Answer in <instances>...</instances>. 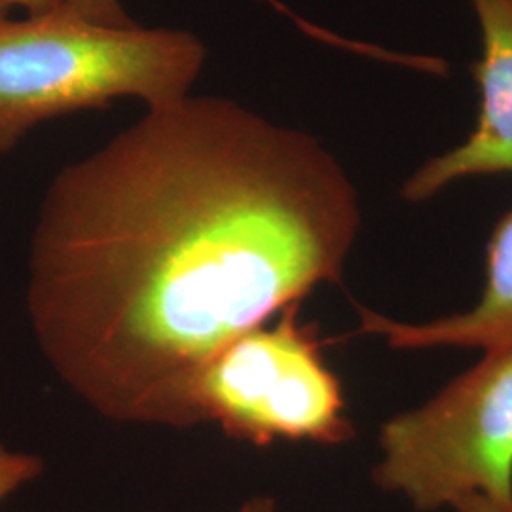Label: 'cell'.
Segmentation results:
<instances>
[{"instance_id": "6da1fadb", "label": "cell", "mask_w": 512, "mask_h": 512, "mask_svg": "<svg viewBox=\"0 0 512 512\" xmlns=\"http://www.w3.org/2000/svg\"><path fill=\"white\" fill-rule=\"evenodd\" d=\"M359 230L357 190L315 137L222 97L148 109L42 202L38 344L97 414L194 427L205 366L338 283Z\"/></svg>"}, {"instance_id": "7a4b0ae2", "label": "cell", "mask_w": 512, "mask_h": 512, "mask_svg": "<svg viewBox=\"0 0 512 512\" xmlns=\"http://www.w3.org/2000/svg\"><path fill=\"white\" fill-rule=\"evenodd\" d=\"M207 48L179 29L109 27L52 12L0 18V152L63 114L133 97L162 109L190 95Z\"/></svg>"}, {"instance_id": "3957f363", "label": "cell", "mask_w": 512, "mask_h": 512, "mask_svg": "<svg viewBox=\"0 0 512 512\" xmlns=\"http://www.w3.org/2000/svg\"><path fill=\"white\" fill-rule=\"evenodd\" d=\"M374 482L418 511L480 495L512 505V344L380 429Z\"/></svg>"}, {"instance_id": "277c9868", "label": "cell", "mask_w": 512, "mask_h": 512, "mask_svg": "<svg viewBox=\"0 0 512 512\" xmlns=\"http://www.w3.org/2000/svg\"><path fill=\"white\" fill-rule=\"evenodd\" d=\"M194 408L198 423L213 421L253 446H334L355 435L342 384L323 359L317 327L302 323L300 304L219 351L198 378Z\"/></svg>"}, {"instance_id": "5b68a950", "label": "cell", "mask_w": 512, "mask_h": 512, "mask_svg": "<svg viewBox=\"0 0 512 512\" xmlns=\"http://www.w3.org/2000/svg\"><path fill=\"white\" fill-rule=\"evenodd\" d=\"M480 27V57L473 65L478 116L471 135L418 167L401 196L421 203L446 186L480 175L512 173V0H471Z\"/></svg>"}, {"instance_id": "8992f818", "label": "cell", "mask_w": 512, "mask_h": 512, "mask_svg": "<svg viewBox=\"0 0 512 512\" xmlns=\"http://www.w3.org/2000/svg\"><path fill=\"white\" fill-rule=\"evenodd\" d=\"M359 332L395 349L482 348L512 344V209L497 220L486 249V283L473 308L423 323H404L357 308Z\"/></svg>"}, {"instance_id": "52a82bcc", "label": "cell", "mask_w": 512, "mask_h": 512, "mask_svg": "<svg viewBox=\"0 0 512 512\" xmlns=\"http://www.w3.org/2000/svg\"><path fill=\"white\" fill-rule=\"evenodd\" d=\"M40 473L42 461L37 456L10 452L0 444V503Z\"/></svg>"}, {"instance_id": "ba28073f", "label": "cell", "mask_w": 512, "mask_h": 512, "mask_svg": "<svg viewBox=\"0 0 512 512\" xmlns=\"http://www.w3.org/2000/svg\"><path fill=\"white\" fill-rule=\"evenodd\" d=\"M61 8L71 16L99 23V25H109V27L133 25L126 10L122 8L120 0H65Z\"/></svg>"}, {"instance_id": "9c48e42d", "label": "cell", "mask_w": 512, "mask_h": 512, "mask_svg": "<svg viewBox=\"0 0 512 512\" xmlns=\"http://www.w3.org/2000/svg\"><path fill=\"white\" fill-rule=\"evenodd\" d=\"M65 0H0V18L14 10H23L27 16H38L59 8Z\"/></svg>"}, {"instance_id": "30bf717a", "label": "cell", "mask_w": 512, "mask_h": 512, "mask_svg": "<svg viewBox=\"0 0 512 512\" xmlns=\"http://www.w3.org/2000/svg\"><path fill=\"white\" fill-rule=\"evenodd\" d=\"M454 509L458 512H512V505L499 503V501L488 499V497L473 495V497L463 499Z\"/></svg>"}, {"instance_id": "8fae6325", "label": "cell", "mask_w": 512, "mask_h": 512, "mask_svg": "<svg viewBox=\"0 0 512 512\" xmlns=\"http://www.w3.org/2000/svg\"><path fill=\"white\" fill-rule=\"evenodd\" d=\"M238 512H275L274 499L270 497H255L251 501H247L245 505H241Z\"/></svg>"}]
</instances>
